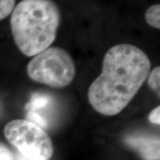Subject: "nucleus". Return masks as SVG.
<instances>
[{
  "mask_svg": "<svg viewBox=\"0 0 160 160\" xmlns=\"http://www.w3.org/2000/svg\"><path fill=\"white\" fill-rule=\"evenodd\" d=\"M148 85L153 91L158 93L159 96L160 93V67L158 66L152 70L149 71V74L147 78Z\"/></svg>",
  "mask_w": 160,
  "mask_h": 160,
  "instance_id": "7",
  "label": "nucleus"
},
{
  "mask_svg": "<svg viewBox=\"0 0 160 160\" xmlns=\"http://www.w3.org/2000/svg\"><path fill=\"white\" fill-rule=\"evenodd\" d=\"M61 22V12L52 0H22L14 6L11 30L19 50L33 57L54 42Z\"/></svg>",
  "mask_w": 160,
  "mask_h": 160,
  "instance_id": "2",
  "label": "nucleus"
},
{
  "mask_svg": "<svg viewBox=\"0 0 160 160\" xmlns=\"http://www.w3.org/2000/svg\"><path fill=\"white\" fill-rule=\"evenodd\" d=\"M126 143L138 151L144 160H159V138L148 135H129Z\"/></svg>",
  "mask_w": 160,
  "mask_h": 160,
  "instance_id": "5",
  "label": "nucleus"
},
{
  "mask_svg": "<svg viewBox=\"0 0 160 160\" xmlns=\"http://www.w3.org/2000/svg\"><path fill=\"white\" fill-rule=\"evenodd\" d=\"M15 6V0H0V21L6 18Z\"/></svg>",
  "mask_w": 160,
  "mask_h": 160,
  "instance_id": "8",
  "label": "nucleus"
},
{
  "mask_svg": "<svg viewBox=\"0 0 160 160\" xmlns=\"http://www.w3.org/2000/svg\"><path fill=\"white\" fill-rule=\"evenodd\" d=\"M27 73L35 82L53 88H63L74 79L76 66L70 54L60 47H49L33 56Z\"/></svg>",
  "mask_w": 160,
  "mask_h": 160,
  "instance_id": "3",
  "label": "nucleus"
},
{
  "mask_svg": "<svg viewBox=\"0 0 160 160\" xmlns=\"http://www.w3.org/2000/svg\"><path fill=\"white\" fill-rule=\"evenodd\" d=\"M6 140L20 155L29 160H48L53 154V145L46 131L27 119H14L4 129Z\"/></svg>",
  "mask_w": 160,
  "mask_h": 160,
  "instance_id": "4",
  "label": "nucleus"
},
{
  "mask_svg": "<svg viewBox=\"0 0 160 160\" xmlns=\"http://www.w3.org/2000/svg\"><path fill=\"white\" fill-rule=\"evenodd\" d=\"M145 19L149 26L160 29V6L158 4L149 6L145 12Z\"/></svg>",
  "mask_w": 160,
  "mask_h": 160,
  "instance_id": "6",
  "label": "nucleus"
},
{
  "mask_svg": "<svg viewBox=\"0 0 160 160\" xmlns=\"http://www.w3.org/2000/svg\"><path fill=\"white\" fill-rule=\"evenodd\" d=\"M0 160H15L10 149L0 142Z\"/></svg>",
  "mask_w": 160,
  "mask_h": 160,
  "instance_id": "9",
  "label": "nucleus"
},
{
  "mask_svg": "<svg viewBox=\"0 0 160 160\" xmlns=\"http://www.w3.org/2000/svg\"><path fill=\"white\" fill-rule=\"evenodd\" d=\"M151 62L145 52L131 44L109 48L102 61V73L91 84L87 98L103 116L120 113L147 80Z\"/></svg>",
  "mask_w": 160,
  "mask_h": 160,
  "instance_id": "1",
  "label": "nucleus"
},
{
  "mask_svg": "<svg viewBox=\"0 0 160 160\" xmlns=\"http://www.w3.org/2000/svg\"><path fill=\"white\" fill-rule=\"evenodd\" d=\"M15 160H29V159L26 158H24V157H22V155L18 154V155H16V159Z\"/></svg>",
  "mask_w": 160,
  "mask_h": 160,
  "instance_id": "11",
  "label": "nucleus"
},
{
  "mask_svg": "<svg viewBox=\"0 0 160 160\" xmlns=\"http://www.w3.org/2000/svg\"><path fill=\"white\" fill-rule=\"evenodd\" d=\"M149 120L155 125H159L160 124V107L158 106L149 115Z\"/></svg>",
  "mask_w": 160,
  "mask_h": 160,
  "instance_id": "10",
  "label": "nucleus"
}]
</instances>
